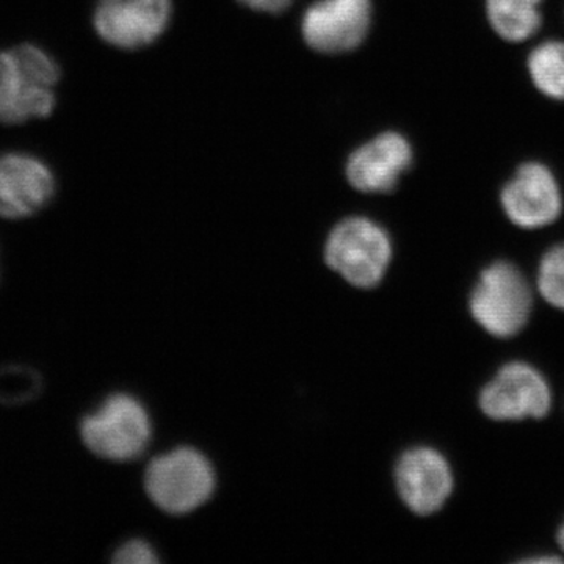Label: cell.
I'll return each mask as SVG.
<instances>
[{"label": "cell", "instance_id": "1", "mask_svg": "<svg viewBox=\"0 0 564 564\" xmlns=\"http://www.w3.org/2000/svg\"><path fill=\"white\" fill-rule=\"evenodd\" d=\"M62 69L35 44L0 51V122L22 124L51 117Z\"/></svg>", "mask_w": 564, "mask_h": 564}, {"label": "cell", "instance_id": "2", "mask_svg": "<svg viewBox=\"0 0 564 564\" xmlns=\"http://www.w3.org/2000/svg\"><path fill=\"white\" fill-rule=\"evenodd\" d=\"M475 322L499 339L518 336L529 323L533 292L524 273L507 261L494 262L480 274L469 300Z\"/></svg>", "mask_w": 564, "mask_h": 564}, {"label": "cell", "instance_id": "3", "mask_svg": "<svg viewBox=\"0 0 564 564\" xmlns=\"http://www.w3.org/2000/svg\"><path fill=\"white\" fill-rule=\"evenodd\" d=\"M80 436L99 458L129 462L143 454L150 443L151 422L139 400L115 393L95 413L85 415Z\"/></svg>", "mask_w": 564, "mask_h": 564}, {"label": "cell", "instance_id": "4", "mask_svg": "<svg viewBox=\"0 0 564 564\" xmlns=\"http://www.w3.org/2000/svg\"><path fill=\"white\" fill-rule=\"evenodd\" d=\"M325 258L328 265L350 284L375 288L383 280L391 262V239L369 218H347L329 236Z\"/></svg>", "mask_w": 564, "mask_h": 564}, {"label": "cell", "instance_id": "5", "mask_svg": "<svg viewBox=\"0 0 564 564\" xmlns=\"http://www.w3.org/2000/svg\"><path fill=\"white\" fill-rule=\"evenodd\" d=\"M144 486L152 502L162 510L184 514L209 499L215 486L214 470L198 452L180 448L150 464Z\"/></svg>", "mask_w": 564, "mask_h": 564}, {"label": "cell", "instance_id": "6", "mask_svg": "<svg viewBox=\"0 0 564 564\" xmlns=\"http://www.w3.org/2000/svg\"><path fill=\"white\" fill-rule=\"evenodd\" d=\"M552 406V391L530 364H505L480 393V408L492 421L543 419Z\"/></svg>", "mask_w": 564, "mask_h": 564}, {"label": "cell", "instance_id": "7", "mask_svg": "<svg viewBox=\"0 0 564 564\" xmlns=\"http://www.w3.org/2000/svg\"><path fill=\"white\" fill-rule=\"evenodd\" d=\"M170 14V0H99L93 24L111 46L140 50L162 35Z\"/></svg>", "mask_w": 564, "mask_h": 564}, {"label": "cell", "instance_id": "8", "mask_svg": "<svg viewBox=\"0 0 564 564\" xmlns=\"http://www.w3.org/2000/svg\"><path fill=\"white\" fill-rule=\"evenodd\" d=\"M370 21V0H318L304 13L303 39L322 54H343L366 40Z\"/></svg>", "mask_w": 564, "mask_h": 564}, {"label": "cell", "instance_id": "9", "mask_svg": "<svg viewBox=\"0 0 564 564\" xmlns=\"http://www.w3.org/2000/svg\"><path fill=\"white\" fill-rule=\"evenodd\" d=\"M57 191L46 162L25 152L0 155V217L21 220L43 210Z\"/></svg>", "mask_w": 564, "mask_h": 564}, {"label": "cell", "instance_id": "10", "mask_svg": "<svg viewBox=\"0 0 564 564\" xmlns=\"http://www.w3.org/2000/svg\"><path fill=\"white\" fill-rule=\"evenodd\" d=\"M502 207L513 225L522 229H540L562 215L563 198L558 182L543 163L519 166L502 191Z\"/></svg>", "mask_w": 564, "mask_h": 564}, {"label": "cell", "instance_id": "11", "mask_svg": "<svg viewBox=\"0 0 564 564\" xmlns=\"http://www.w3.org/2000/svg\"><path fill=\"white\" fill-rule=\"evenodd\" d=\"M395 481L403 502L421 516L440 511L454 491L451 464L429 447L413 448L400 458Z\"/></svg>", "mask_w": 564, "mask_h": 564}, {"label": "cell", "instance_id": "12", "mask_svg": "<svg viewBox=\"0 0 564 564\" xmlns=\"http://www.w3.org/2000/svg\"><path fill=\"white\" fill-rule=\"evenodd\" d=\"M413 163L410 141L395 132L375 137L348 159L347 177L356 191L389 193Z\"/></svg>", "mask_w": 564, "mask_h": 564}, {"label": "cell", "instance_id": "13", "mask_svg": "<svg viewBox=\"0 0 564 564\" xmlns=\"http://www.w3.org/2000/svg\"><path fill=\"white\" fill-rule=\"evenodd\" d=\"M541 3L543 0H486V14L500 39L522 43L541 29Z\"/></svg>", "mask_w": 564, "mask_h": 564}, {"label": "cell", "instance_id": "14", "mask_svg": "<svg viewBox=\"0 0 564 564\" xmlns=\"http://www.w3.org/2000/svg\"><path fill=\"white\" fill-rule=\"evenodd\" d=\"M529 73L534 87L547 98L564 101V43L545 41L529 57Z\"/></svg>", "mask_w": 564, "mask_h": 564}, {"label": "cell", "instance_id": "15", "mask_svg": "<svg viewBox=\"0 0 564 564\" xmlns=\"http://www.w3.org/2000/svg\"><path fill=\"white\" fill-rule=\"evenodd\" d=\"M41 391L40 375L24 366L0 369V402L28 403Z\"/></svg>", "mask_w": 564, "mask_h": 564}, {"label": "cell", "instance_id": "16", "mask_svg": "<svg viewBox=\"0 0 564 564\" xmlns=\"http://www.w3.org/2000/svg\"><path fill=\"white\" fill-rule=\"evenodd\" d=\"M538 289L545 302L564 311V245L552 248L541 259Z\"/></svg>", "mask_w": 564, "mask_h": 564}, {"label": "cell", "instance_id": "17", "mask_svg": "<svg viewBox=\"0 0 564 564\" xmlns=\"http://www.w3.org/2000/svg\"><path fill=\"white\" fill-rule=\"evenodd\" d=\"M113 562L120 564H152L158 563L159 558L155 556L150 544L135 540L118 549L117 555L113 556Z\"/></svg>", "mask_w": 564, "mask_h": 564}, {"label": "cell", "instance_id": "18", "mask_svg": "<svg viewBox=\"0 0 564 564\" xmlns=\"http://www.w3.org/2000/svg\"><path fill=\"white\" fill-rule=\"evenodd\" d=\"M240 2L252 10L263 11V13H280L291 6L292 0H240Z\"/></svg>", "mask_w": 564, "mask_h": 564}, {"label": "cell", "instance_id": "19", "mask_svg": "<svg viewBox=\"0 0 564 564\" xmlns=\"http://www.w3.org/2000/svg\"><path fill=\"white\" fill-rule=\"evenodd\" d=\"M556 541H558L560 549L564 552V522L556 533Z\"/></svg>", "mask_w": 564, "mask_h": 564}]
</instances>
